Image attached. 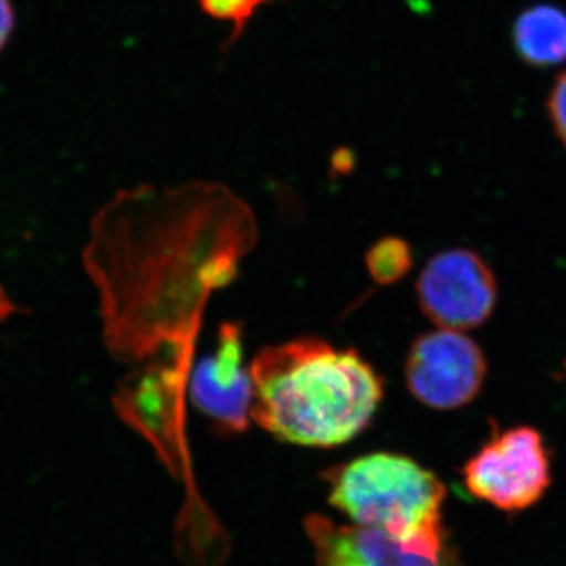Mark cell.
<instances>
[{
    "mask_svg": "<svg viewBox=\"0 0 566 566\" xmlns=\"http://www.w3.org/2000/svg\"><path fill=\"white\" fill-rule=\"evenodd\" d=\"M223 188L122 192L92 223L84 263L102 297L104 338L118 359L144 360L163 346L188 352L208 296L233 279L253 238L229 233L253 226L232 192L193 237Z\"/></svg>",
    "mask_w": 566,
    "mask_h": 566,
    "instance_id": "cell-1",
    "label": "cell"
},
{
    "mask_svg": "<svg viewBox=\"0 0 566 566\" xmlns=\"http://www.w3.org/2000/svg\"><path fill=\"white\" fill-rule=\"evenodd\" d=\"M252 420L279 441L335 447L371 422L385 381L359 353L318 337L264 346L251 365Z\"/></svg>",
    "mask_w": 566,
    "mask_h": 566,
    "instance_id": "cell-2",
    "label": "cell"
},
{
    "mask_svg": "<svg viewBox=\"0 0 566 566\" xmlns=\"http://www.w3.org/2000/svg\"><path fill=\"white\" fill-rule=\"evenodd\" d=\"M331 504L356 526L392 536L420 556L441 558L446 545L441 480L411 458L376 452L329 472Z\"/></svg>",
    "mask_w": 566,
    "mask_h": 566,
    "instance_id": "cell-3",
    "label": "cell"
},
{
    "mask_svg": "<svg viewBox=\"0 0 566 566\" xmlns=\"http://www.w3.org/2000/svg\"><path fill=\"white\" fill-rule=\"evenodd\" d=\"M469 493L505 510L535 505L551 483L549 455L535 428L515 427L494 434L463 469Z\"/></svg>",
    "mask_w": 566,
    "mask_h": 566,
    "instance_id": "cell-4",
    "label": "cell"
},
{
    "mask_svg": "<svg viewBox=\"0 0 566 566\" xmlns=\"http://www.w3.org/2000/svg\"><path fill=\"white\" fill-rule=\"evenodd\" d=\"M186 360L148 364L126 379L115 395V409L144 436L175 474L188 471L182 438V390L191 365Z\"/></svg>",
    "mask_w": 566,
    "mask_h": 566,
    "instance_id": "cell-5",
    "label": "cell"
},
{
    "mask_svg": "<svg viewBox=\"0 0 566 566\" xmlns=\"http://www.w3.org/2000/svg\"><path fill=\"white\" fill-rule=\"evenodd\" d=\"M482 348L460 331L441 329L416 338L406 357V386L420 403L450 411L471 403L486 378Z\"/></svg>",
    "mask_w": 566,
    "mask_h": 566,
    "instance_id": "cell-6",
    "label": "cell"
},
{
    "mask_svg": "<svg viewBox=\"0 0 566 566\" xmlns=\"http://www.w3.org/2000/svg\"><path fill=\"white\" fill-rule=\"evenodd\" d=\"M417 300L436 326L465 333L493 314L497 282L479 253L450 249L424 264L417 281Z\"/></svg>",
    "mask_w": 566,
    "mask_h": 566,
    "instance_id": "cell-7",
    "label": "cell"
},
{
    "mask_svg": "<svg viewBox=\"0 0 566 566\" xmlns=\"http://www.w3.org/2000/svg\"><path fill=\"white\" fill-rule=\"evenodd\" d=\"M188 395L192 405L229 433H241L252 419V376L244 365L243 327L222 324L214 352L191 365Z\"/></svg>",
    "mask_w": 566,
    "mask_h": 566,
    "instance_id": "cell-8",
    "label": "cell"
},
{
    "mask_svg": "<svg viewBox=\"0 0 566 566\" xmlns=\"http://www.w3.org/2000/svg\"><path fill=\"white\" fill-rule=\"evenodd\" d=\"M316 566H461L455 551L441 558L420 556L374 528L340 526L322 515L305 520Z\"/></svg>",
    "mask_w": 566,
    "mask_h": 566,
    "instance_id": "cell-9",
    "label": "cell"
},
{
    "mask_svg": "<svg viewBox=\"0 0 566 566\" xmlns=\"http://www.w3.org/2000/svg\"><path fill=\"white\" fill-rule=\"evenodd\" d=\"M516 51L531 65H556L566 61V14L551 6L524 11L515 24Z\"/></svg>",
    "mask_w": 566,
    "mask_h": 566,
    "instance_id": "cell-10",
    "label": "cell"
},
{
    "mask_svg": "<svg viewBox=\"0 0 566 566\" xmlns=\"http://www.w3.org/2000/svg\"><path fill=\"white\" fill-rule=\"evenodd\" d=\"M411 249L398 238H385L367 253L368 271L382 285L400 281L411 270Z\"/></svg>",
    "mask_w": 566,
    "mask_h": 566,
    "instance_id": "cell-11",
    "label": "cell"
},
{
    "mask_svg": "<svg viewBox=\"0 0 566 566\" xmlns=\"http://www.w3.org/2000/svg\"><path fill=\"white\" fill-rule=\"evenodd\" d=\"M264 2L266 0H200V6L214 20L230 22L238 35Z\"/></svg>",
    "mask_w": 566,
    "mask_h": 566,
    "instance_id": "cell-12",
    "label": "cell"
},
{
    "mask_svg": "<svg viewBox=\"0 0 566 566\" xmlns=\"http://www.w3.org/2000/svg\"><path fill=\"white\" fill-rule=\"evenodd\" d=\"M547 107L558 139L564 142L566 147V71L554 85Z\"/></svg>",
    "mask_w": 566,
    "mask_h": 566,
    "instance_id": "cell-13",
    "label": "cell"
},
{
    "mask_svg": "<svg viewBox=\"0 0 566 566\" xmlns=\"http://www.w3.org/2000/svg\"><path fill=\"white\" fill-rule=\"evenodd\" d=\"M14 14L10 0H0V50L6 46L11 29H13Z\"/></svg>",
    "mask_w": 566,
    "mask_h": 566,
    "instance_id": "cell-14",
    "label": "cell"
},
{
    "mask_svg": "<svg viewBox=\"0 0 566 566\" xmlns=\"http://www.w3.org/2000/svg\"><path fill=\"white\" fill-rule=\"evenodd\" d=\"M13 303H11L6 292H3L2 289H0V323H2L3 319L9 318V316L13 314Z\"/></svg>",
    "mask_w": 566,
    "mask_h": 566,
    "instance_id": "cell-15",
    "label": "cell"
}]
</instances>
